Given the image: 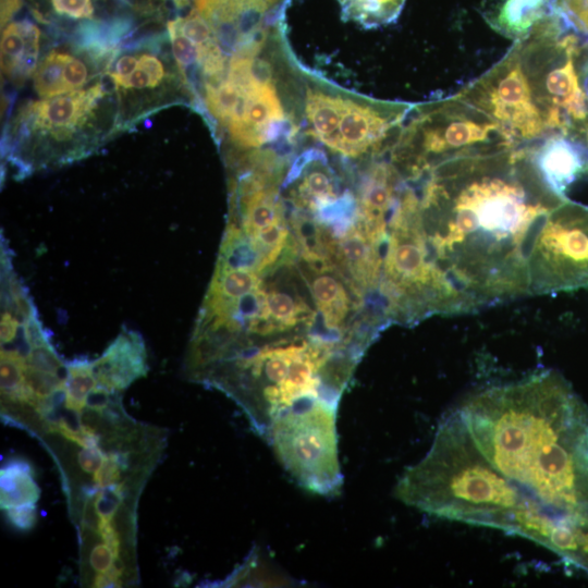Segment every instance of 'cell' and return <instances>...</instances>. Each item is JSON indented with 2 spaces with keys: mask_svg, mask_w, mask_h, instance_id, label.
Listing matches in <instances>:
<instances>
[{
  "mask_svg": "<svg viewBox=\"0 0 588 588\" xmlns=\"http://www.w3.org/2000/svg\"><path fill=\"white\" fill-rule=\"evenodd\" d=\"M34 474L32 464L22 457H13L2 465L0 471L2 510L22 504H36L40 490Z\"/></svg>",
  "mask_w": 588,
  "mask_h": 588,
  "instance_id": "9a60e30c",
  "label": "cell"
},
{
  "mask_svg": "<svg viewBox=\"0 0 588 588\" xmlns=\"http://www.w3.org/2000/svg\"><path fill=\"white\" fill-rule=\"evenodd\" d=\"M408 111L409 106L402 103L370 106L344 99L333 150L352 157L379 150Z\"/></svg>",
  "mask_w": 588,
  "mask_h": 588,
  "instance_id": "30bf717a",
  "label": "cell"
},
{
  "mask_svg": "<svg viewBox=\"0 0 588 588\" xmlns=\"http://www.w3.org/2000/svg\"><path fill=\"white\" fill-rule=\"evenodd\" d=\"M64 407L81 415L87 405V399L97 385L93 360L76 357L65 362Z\"/></svg>",
  "mask_w": 588,
  "mask_h": 588,
  "instance_id": "d6986e66",
  "label": "cell"
},
{
  "mask_svg": "<svg viewBox=\"0 0 588 588\" xmlns=\"http://www.w3.org/2000/svg\"><path fill=\"white\" fill-rule=\"evenodd\" d=\"M58 14L73 19H87L93 15L91 0H51Z\"/></svg>",
  "mask_w": 588,
  "mask_h": 588,
  "instance_id": "83f0119b",
  "label": "cell"
},
{
  "mask_svg": "<svg viewBox=\"0 0 588 588\" xmlns=\"http://www.w3.org/2000/svg\"><path fill=\"white\" fill-rule=\"evenodd\" d=\"M487 461L571 538L588 573V405L552 369L487 388L457 408Z\"/></svg>",
  "mask_w": 588,
  "mask_h": 588,
  "instance_id": "7a4b0ae2",
  "label": "cell"
},
{
  "mask_svg": "<svg viewBox=\"0 0 588 588\" xmlns=\"http://www.w3.org/2000/svg\"><path fill=\"white\" fill-rule=\"evenodd\" d=\"M98 384L111 392L125 390L148 371L147 353L142 335L123 329L100 357L93 360Z\"/></svg>",
  "mask_w": 588,
  "mask_h": 588,
  "instance_id": "8fae6325",
  "label": "cell"
},
{
  "mask_svg": "<svg viewBox=\"0 0 588 588\" xmlns=\"http://www.w3.org/2000/svg\"><path fill=\"white\" fill-rule=\"evenodd\" d=\"M39 29L30 22H12L2 30L1 71L14 84H23L38 65Z\"/></svg>",
  "mask_w": 588,
  "mask_h": 588,
  "instance_id": "5bb4252c",
  "label": "cell"
},
{
  "mask_svg": "<svg viewBox=\"0 0 588 588\" xmlns=\"http://www.w3.org/2000/svg\"><path fill=\"white\" fill-rule=\"evenodd\" d=\"M531 159L542 179L560 196L585 172L586 156L572 139L553 135L529 146Z\"/></svg>",
  "mask_w": 588,
  "mask_h": 588,
  "instance_id": "7c38bea8",
  "label": "cell"
},
{
  "mask_svg": "<svg viewBox=\"0 0 588 588\" xmlns=\"http://www.w3.org/2000/svg\"><path fill=\"white\" fill-rule=\"evenodd\" d=\"M515 148L498 123L455 94L419 106L391 158L401 176L418 181L446 161Z\"/></svg>",
  "mask_w": 588,
  "mask_h": 588,
  "instance_id": "5b68a950",
  "label": "cell"
},
{
  "mask_svg": "<svg viewBox=\"0 0 588 588\" xmlns=\"http://www.w3.org/2000/svg\"><path fill=\"white\" fill-rule=\"evenodd\" d=\"M175 27L198 48L217 39L215 32L208 21L196 10H192L185 17L172 21Z\"/></svg>",
  "mask_w": 588,
  "mask_h": 588,
  "instance_id": "d4e9b609",
  "label": "cell"
},
{
  "mask_svg": "<svg viewBox=\"0 0 588 588\" xmlns=\"http://www.w3.org/2000/svg\"><path fill=\"white\" fill-rule=\"evenodd\" d=\"M295 200L301 206L320 210L336 200V193L330 175L322 170L308 171L298 185Z\"/></svg>",
  "mask_w": 588,
  "mask_h": 588,
  "instance_id": "7402d4cb",
  "label": "cell"
},
{
  "mask_svg": "<svg viewBox=\"0 0 588 588\" xmlns=\"http://www.w3.org/2000/svg\"><path fill=\"white\" fill-rule=\"evenodd\" d=\"M245 90L240 89L228 78L219 83H205L206 103L211 114L224 126H228L234 108Z\"/></svg>",
  "mask_w": 588,
  "mask_h": 588,
  "instance_id": "603a6c76",
  "label": "cell"
},
{
  "mask_svg": "<svg viewBox=\"0 0 588 588\" xmlns=\"http://www.w3.org/2000/svg\"><path fill=\"white\" fill-rule=\"evenodd\" d=\"M115 561L112 550L105 542L95 544L89 553V564L98 574L109 571Z\"/></svg>",
  "mask_w": 588,
  "mask_h": 588,
  "instance_id": "f1b7e54d",
  "label": "cell"
},
{
  "mask_svg": "<svg viewBox=\"0 0 588 588\" xmlns=\"http://www.w3.org/2000/svg\"><path fill=\"white\" fill-rule=\"evenodd\" d=\"M21 8V0H1V25L8 23Z\"/></svg>",
  "mask_w": 588,
  "mask_h": 588,
  "instance_id": "4dcf8cb0",
  "label": "cell"
},
{
  "mask_svg": "<svg viewBox=\"0 0 588 588\" xmlns=\"http://www.w3.org/2000/svg\"><path fill=\"white\" fill-rule=\"evenodd\" d=\"M106 453L97 446H85L77 454V463L86 474H94L102 464Z\"/></svg>",
  "mask_w": 588,
  "mask_h": 588,
  "instance_id": "f546056e",
  "label": "cell"
},
{
  "mask_svg": "<svg viewBox=\"0 0 588 588\" xmlns=\"http://www.w3.org/2000/svg\"><path fill=\"white\" fill-rule=\"evenodd\" d=\"M310 292L327 328L339 330L350 310V298L343 282L331 274L320 273L311 281Z\"/></svg>",
  "mask_w": 588,
  "mask_h": 588,
  "instance_id": "2e32d148",
  "label": "cell"
},
{
  "mask_svg": "<svg viewBox=\"0 0 588 588\" xmlns=\"http://www.w3.org/2000/svg\"><path fill=\"white\" fill-rule=\"evenodd\" d=\"M343 105L344 98L332 97L320 91L310 90L307 96L306 112L314 133L331 149L336 143Z\"/></svg>",
  "mask_w": 588,
  "mask_h": 588,
  "instance_id": "e0dca14e",
  "label": "cell"
},
{
  "mask_svg": "<svg viewBox=\"0 0 588 588\" xmlns=\"http://www.w3.org/2000/svg\"><path fill=\"white\" fill-rule=\"evenodd\" d=\"M342 7V19L353 20L371 28L394 22L406 0H338Z\"/></svg>",
  "mask_w": 588,
  "mask_h": 588,
  "instance_id": "ac0fdd59",
  "label": "cell"
},
{
  "mask_svg": "<svg viewBox=\"0 0 588 588\" xmlns=\"http://www.w3.org/2000/svg\"><path fill=\"white\" fill-rule=\"evenodd\" d=\"M266 307L270 321L277 327L279 333L295 328L309 317V308L298 298L277 291L266 290Z\"/></svg>",
  "mask_w": 588,
  "mask_h": 588,
  "instance_id": "ffe728a7",
  "label": "cell"
},
{
  "mask_svg": "<svg viewBox=\"0 0 588 588\" xmlns=\"http://www.w3.org/2000/svg\"><path fill=\"white\" fill-rule=\"evenodd\" d=\"M555 8V0H482L480 13L494 32L515 41L526 37Z\"/></svg>",
  "mask_w": 588,
  "mask_h": 588,
  "instance_id": "4fadbf2b",
  "label": "cell"
},
{
  "mask_svg": "<svg viewBox=\"0 0 588 588\" xmlns=\"http://www.w3.org/2000/svg\"><path fill=\"white\" fill-rule=\"evenodd\" d=\"M7 522L19 531H29L37 523L36 504H22L4 510Z\"/></svg>",
  "mask_w": 588,
  "mask_h": 588,
  "instance_id": "4316f807",
  "label": "cell"
},
{
  "mask_svg": "<svg viewBox=\"0 0 588 588\" xmlns=\"http://www.w3.org/2000/svg\"><path fill=\"white\" fill-rule=\"evenodd\" d=\"M530 294L588 287V206L567 197L549 210L527 256Z\"/></svg>",
  "mask_w": 588,
  "mask_h": 588,
  "instance_id": "ba28073f",
  "label": "cell"
},
{
  "mask_svg": "<svg viewBox=\"0 0 588 588\" xmlns=\"http://www.w3.org/2000/svg\"><path fill=\"white\" fill-rule=\"evenodd\" d=\"M107 90L98 82L85 89L42 98L17 117L14 159L30 172L83 157L97 144L98 113Z\"/></svg>",
  "mask_w": 588,
  "mask_h": 588,
  "instance_id": "8992f818",
  "label": "cell"
},
{
  "mask_svg": "<svg viewBox=\"0 0 588 588\" xmlns=\"http://www.w3.org/2000/svg\"><path fill=\"white\" fill-rule=\"evenodd\" d=\"M168 33L172 56L187 79L188 70L195 65H199V48L191 39L184 36L175 27L172 21L168 23Z\"/></svg>",
  "mask_w": 588,
  "mask_h": 588,
  "instance_id": "cb8c5ba5",
  "label": "cell"
},
{
  "mask_svg": "<svg viewBox=\"0 0 588 588\" xmlns=\"http://www.w3.org/2000/svg\"><path fill=\"white\" fill-rule=\"evenodd\" d=\"M421 180L418 203L402 217L422 245L445 315L529 295L530 242L566 198L542 179L529 147L450 160Z\"/></svg>",
  "mask_w": 588,
  "mask_h": 588,
  "instance_id": "6da1fadb",
  "label": "cell"
},
{
  "mask_svg": "<svg viewBox=\"0 0 588 588\" xmlns=\"http://www.w3.org/2000/svg\"><path fill=\"white\" fill-rule=\"evenodd\" d=\"M456 94L498 123L517 147L553 135L576 142L588 114V48L556 5Z\"/></svg>",
  "mask_w": 588,
  "mask_h": 588,
  "instance_id": "3957f363",
  "label": "cell"
},
{
  "mask_svg": "<svg viewBox=\"0 0 588 588\" xmlns=\"http://www.w3.org/2000/svg\"><path fill=\"white\" fill-rule=\"evenodd\" d=\"M134 56L133 70L126 76L108 74L117 91L120 114L135 120L146 111L171 100V89L187 83L174 58L164 57L159 45L130 48Z\"/></svg>",
  "mask_w": 588,
  "mask_h": 588,
  "instance_id": "9c48e42d",
  "label": "cell"
},
{
  "mask_svg": "<svg viewBox=\"0 0 588 588\" xmlns=\"http://www.w3.org/2000/svg\"><path fill=\"white\" fill-rule=\"evenodd\" d=\"M127 468L124 453H106L101 466L94 473L93 481L98 489H105L119 483L121 474Z\"/></svg>",
  "mask_w": 588,
  "mask_h": 588,
  "instance_id": "484cf974",
  "label": "cell"
},
{
  "mask_svg": "<svg viewBox=\"0 0 588 588\" xmlns=\"http://www.w3.org/2000/svg\"><path fill=\"white\" fill-rule=\"evenodd\" d=\"M395 494L427 514L499 528L540 544L554 524L487 461L457 409L441 420L429 451L403 473Z\"/></svg>",
  "mask_w": 588,
  "mask_h": 588,
  "instance_id": "277c9868",
  "label": "cell"
},
{
  "mask_svg": "<svg viewBox=\"0 0 588 588\" xmlns=\"http://www.w3.org/2000/svg\"><path fill=\"white\" fill-rule=\"evenodd\" d=\"M338 404L329 399L302 402L278 416L264 436L299 486L326 497L335 495L343 482L338 450Z\"/></svg>",
  "mask_w": 588,
  "mask_h": 588,
  "instance_id": "52a82bcc",
  "label": "cell"
},
{
  "mask_svg": "<svg viewBox=\"0 0 588 588\" xmlns=\"http://www.w3.org/2000/svg\"><path fill=\"white\" fill-rule=\"evenodd\" d=\"M70 52L53 49L41 59L33 75L34 88L41 98L63 95V71Z\"/></svg>",
  "mask_w": 588,
  "mask_h": 588,
  "instance_id": "44dd1931",
  "label": "cell"
}]
</instances>
